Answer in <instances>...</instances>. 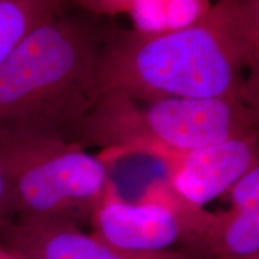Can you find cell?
Masks as SVG:
<instances>
[{"mask_svg": "<svg viewBox=\"0 0 259 259\" xmlns=\"http://www.w3.org/2000/svg\"><path fill=\"white\" fill-rule=\"evenodd\" d=\"M106 94L235 96L259 106V0H218L194 23L162 34L105 30L96 100Z\"/></svg>", "mask_w": 259, "mask_h": 259, "instance_id": "6da1fadb", "label": "cell"}, {"mask_svg": "<svg viewBox=\"0 0 259 259\" xmlns=\"http://www.w3.org/2000/svg\"><path fill=\"white\" fill-rule=\"evenodd\" d=\"M103 32L63 12L29 32L0 63V137L72 142L96 101Z\"/></svg>", "mask_w": 259, "mask_h": 259, "instance_id": "7a4b0ae2", "label": "cell"}, {"mask_svg": "<svg viewBox=\"0 0 259 259\" xmlns=\"http://www.w3.org/2000/svg\"><path fill=\"white\" fill-rule=\"evenodd\" d=\"M259 106L235 96H167L139 101L121 94L100 96L77 126L72 142L99 147L107 163L145 155H173L258 132Z\"/></svg>", "mask_w": 259, "mask_h": 259, "instance_id": "3957f363", "label": "cell"}, {"mask_svg": "<svg viewBox=\"0 0 259 259\" xmlns=\"http://www.w3.org/2000/svg\"><path fill=\"white\" fill-rule=\"evenodd\" d=\"M0 161L15 202V219L90 223L111 185L109 163L74 142L0 137Z\"/></svg>", "mask_w": 259, "mask_h": 259, "instance_id": "277c9868", "label": "cell"}, {"mask_svg": "<svg viewBox=\"0 0 259 259\" xmlns=\"http://www.w3.org/2000/svg\"><path fill=\"white\" fill-rule=\"evenodd\" d=\"M178 203L166 180L150 184L137 202L122 198L112 181L90 220L93 234L124 251H167L180 238Z\"/></svg>", "mask_w": 259, "mask_h": 259, "instance_id": "5b68a950", "label": "cell"}, {"mask_svg": "<svg viewBox=\"0 0 259 259\" xmlns=\"http://www.w3.org/2000/svg\"><path fill=\"white\" fill-rule=\"evenodd\" d=\"M161 163L170 189L192 205L204 206L259 164V132L173 155Z\"/></svg>", "mask_w": 259, "mask_h": 259, "instance_id": "8992f818", "label": "cell"}, {"mask_svg": "<svg viewBox=\"0 0 259 259\" xmlns=\"http://www.w3.org/2000/svg\"><path fill=\"white\" fill-rule=\"evenodd\" d=\"M0 236L25 259H196L185 251H124L73 223L56 220L15 219L0 228Z\"/></svg>", "mask_w": 259, "mask_h": 259, "instance_id": "52a82bcc", "label": "cell"}, {"mask_svg": "<svg viewBox=\"0 0 259 259\" xmlns=\"http://www.w3.org/2000/svg\"><path fill=\"white\" fill-rule=\"evenodd\" d=\"M179 242L196 259H251L259 255V211H208L179 197Z\"/></svg>", "mask_w": 259, "mask_h": 259, "instance_id": "ba28073f", "label": "cell"}, {"mask_svg": "<svg viewBox=\"0 0 259 259\" xmlns=\"http://www.w3.org/2000/svg\"><path fill=\"white\" fill-rule=\"evenodd\" d=\"M211 4V0H132L127 15L134 30L162 34L194 23Z\"/></svg>", "mask_w": 259, "mask_h": 259, "instance_id": "9c48e42d", "label": "cell"}, {"mask_svg": "<svg viewBox=\"0 0 259 259\" xmlns=\"http://www.w3.org/2000/svg\"><path fill=\"white\" fill-rule=\"evenodd\" d=\"M64 0H0V63L35 28L63 12Z\"/></svg>", "mask_w": 259, "mask_h": 259, "instance_id": "30bf717a", "label": "cell"}, {"mask_svg": "<svg viewBox=\"0 0 259 259\" xmlns=\"http://www.w3.org/2000/svg\"><path fill=\"white\" fill-rule=\"evenodd\" d=\"M227 193L231 208L244 211H259V164L239 178Z\"/></svg>", "mask_w": 259, "mask_h": 259, "instance_id": "8fae6325", "label": "cell"}, {"mask_svg": "<svg viewBox=\"0 0 259 259\" xmlns=\"http://www.w3.org/2000/svg\"><path fill=\"white\" fill-rule=\"evenodd\" d=\"M15 218L14 194H12L8 174L0 161V228L14 221Z\"/></svg>", "mask_w": 259, "mask_h": 259, "instance_id": "7c38bea8", "label": "cell"}, {"mask_svg": "<svg viewBox=\"0 0 259 259\" xmlns=\"http://www.w3.org/2000/svg\"><path fill=\"white\" fill-rule=\"evenodd\" d=\"M132 0H94L89 11L94 15L115 16L119 14L127 15Z\"/></svg>", "mask_w": 259, "mask_h": 259, "instance_id": "4fadbf2b", "label": "cell"}, {"mask_svg": "<svg viewBox=\"0 0 259 259\" xmlns=\"http://www.w3.org/2000/svg\"><path fill=\"white\" fill-rule=\"evenodd\" d=\"M0 259H25L22 257L21 254H18L17 252L8 247L6 245H0Z\"/></svg>", "mask_w": 259, "mask_h": 259, "instance_id": "5bb4252c", "label": "cell"}, {"mask_svg": "<svg viewBox=\"0 0 259 259\" xmlns=\"http://www.w3.org/2000/svg\"><path fill=\"white\" fill-rule=\"evenodd\" d=\"M251 259H259V255H257V257H253V258H251Z\"/></svg>", "mask_w": 259, "mask_h": 259, "instance_id": "9a60e30c", "label": "cell"}]
</instances>
